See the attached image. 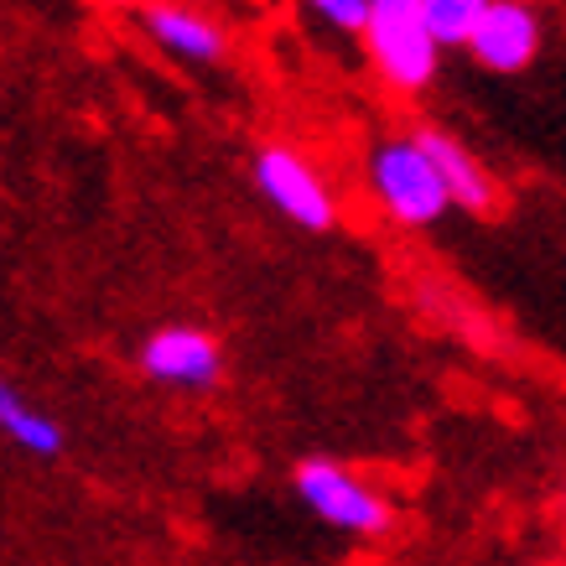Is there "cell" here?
Returning <instances> with one entry per match:
<instances>
[{"label": "cell", "mask_w": 566, "mask_h": 566, "mask_svg": "<svg viewBox=\"0 0 566 566\" xmlns=\"http://www.w3.org/2000/svg\"><path fill=\"white\" fill-rule=\"evenodd\" d=\"M140 369L156 379V385H177V390H208L219 379L223 359L219 344L198 333V327H161L140 344Z\"/></svg>", "instance_id": "5b68a950"}, {"label": "cell", "mask_w": 566, "mask_h": 566, "mask_svg": "<svg viewBox=\"0 0 566 566\" xmlns=\"http://www.w3.org/2000/svg\"><path fill=\"white\" fill-rule=\"evenodd\" d=\"M0 427H6V437H11L21 452H32V458H57V452H63V427H57L52 416L32 411L11 385H0Z\"/></svg>", "instance_id": "9c48e42d"}, {"label": "cell", "mask_w": 566, "mask_h": 566, "mask_svg": "<svg viewBox=\"0 0 566 566\" xmlns=\"http://www.w3.org/2000/svg\"><path fill=\"white\" fill-rule=\"evenodd\" d=\"M364 42L375 57L379 78L390 88H427L437 78V57L442 42L431 36L421 0H369V21H364Z\"/></svg>", "instance_id": "6da1fadb"}, {"label": "cell", "mask_w": 566, "mask_h": 566, "mask_svg": "<svg viewBox=\"0 0 566 566\" xmlns=\"http://www.w3.org/2000/svg\"><path fill=\"white\" fill-rule=\"evenodd\" d=\"M146 36L161 42L167 52L188 57V63H213L223 52V27L208 21L203 11H192L182 0H156L146 6Z\"/></svg>", "instance_id": "52a82bcc"}, {"label": "cell", "mask_w": 566, "mask_h": 566, "mask_svg": "<svg viewBox=\"0 0 566 566\" xmlns=\"http://www.w3.org/2000/svg\"><path fill=\"white\" fill-rule=\"evenodd\" d=\"M302 6H312L338 32H364V21H369V0H302Z\"/></svg>", "instance_id": "8fae6325"}, {"label": "cell", "mask_w": 566, "mask_h": 566, "mask_svg": "<svg viewBox=\"0 0 566 566\" xmlns=\"http://www.w3.org/2000/svg\"><path fill=\"white\" fill-rule=\"evenodd\" d=\"M489 6H494V0H421L427 27L442 48H468L473 32H479V21L489 17Z\"/></svg>", "instance_id": "30bf717a"}, {"label": "cell", "mask_w": 566, "mask_h": 566, "mask_svg": "<svg viewBox=\"0 0 566 566\" xmlns=\"http://www.w3.org/2000/svg\"><path fill=\"white\" fill-rule=\"evenodd\" d=\"M416 140H421L427 156L437 161V172H442L447 192H452V208H468V213H489V208H494V182H489V172L468 156V146H458L447 130H416Z\"/></svg>", "instance_id": "ba28073f"}, {"label": "cell", "mask_w": 566, "mask_h": 566, "mask_svg": "<svg viewBox=\"0 0 566 566\" xmlns=\"http://www.w3.org/2000/svg\"><path fill=\"white\" fill-rule=\"evenodd\" d=\"M292 489L312 515L323 520V525H333V531H348V535H385L390 531V504H385L359 473H348V468L333 463V458H307V463H296Z\"/></svg>", "instance_id": "3957f363"}, {"label": "cell", "mask_w": 566, "mask_h": 566, "mask_svg": "<svg viewBox=\"0 0 566 566\" xmlns=\"http://www.w3.org/2000/svg\"><path fill=\"white\" fill-rule=\"evenodd\" d=\"M468 52L479 57L489 73H520L535 63L541 52V21L525 0H494L489 17L479 21V32L468 42Z\"/></svg>", "instance_id": "8992f818"}, {"label": "cell", "mask_w": 566, "mask_h": 566, "mask_svg": "<svg viewBox=\"0 0 566 566\" xmlns=\"http://www.w3.org/2000/svg\"><path fill=\"white\" fill-rule=\"evenodd\" d=\"M255 182L281 213L302 229H333V192H327L323 172L307 156H296L292 146H260L255 151Z\"/></svg>", "instance_id": "277c9868"}, {"label": "cell", "mask_w": 566, "mask_h": 566, "mask_svg": "<svg viewBox=\"0 0 566 566\" xmlns=\"http://www.w3.org/2000/svg\"><path fill=\"white\" fill-rule=\"evenodd\" d=\"M369 177H375V198L379 208L390 213L395 223H437L452 208V192H447L442 172H437V161L427 156V146L416 136L406 140H385L369 161Z\"/></svg>", "instance_id": "7a4b0ae2"}, {"label": "cell", "mask_w": 566, "mask_h": 566, "mask_svg": "<svg viewBox=\"0 0 566 566\" xmlns=\"http://www.w3.org/2000/svg\"><path fill=\"white\" fill-rule=\"evenodd\" d=\"M115 6H156V0H115Z\"/></svg>", "instance_id": "7c38bea8"}]
</instances>
